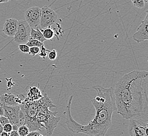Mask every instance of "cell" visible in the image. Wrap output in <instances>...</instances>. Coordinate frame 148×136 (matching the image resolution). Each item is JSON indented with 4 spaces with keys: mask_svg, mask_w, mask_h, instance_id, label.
<instances>
[{
    "mask_svg": "<svg viewBox=\"0 0 148 136\" xmlns=\"http://www.w3.org/2000/svg\"><path fill=\"white\" fill-rule=\"evenodd\" d=\"M17 132L19 136H26L28 135L30 131L28 127L26 125L23 124L18 127Z\"/></svg>",
    "mask_w": 148,
    "mask_h": 136,
    "instance_id": "obj_16",
    "label": "cell"
},
{
    "mask_svg": "<svg viewBox=\"0 0 148 136\" xmlns=\"http://www.w3.org/2000/svg\"><path fill=\"white\" fill-rule=\"evenodd\" d=\"M129 119V133L130 136H148V113L142 114Z\"/></svg>",
    "mask_w": 148,
    "mask_h": 136,
    "instance_id": "obj_5",
    "label": "cell"
},
{
    "mask_svg": "<svg viewBox=\"0 0 148 136\" xmlns=\"http://www.w3.org/2000/svg\"><path fill=\"white\" fill-rule=\"evenodd\" d=\"M16 96L12 93H5L0 96V105L1 106H16Z\"/></svg>",
    "mask_w": 148,
    "mask_h": 136,
    "instance_id": "obj_13",
    "label": "cell"
},
{
    "mask_svg": "<svg viewBox=\"0 0 148 136\" xmlns=\"http://www.w3.org/2000/svg\"><path fill=\"white\" fill-rule=\"evenodd\" d=\"M58 15L56 12L49 6L45 5L41 9L40 18V29L51 27L56 23Z\"/></svg>",
    "mask_w": 148,
    "mask_h": 136,
    "instance_id": "obj_7",
    "label": "cell"
},
{
    "mask_svg": "<svg viewBox=\"0 0 148 136\" xmlns=\"http://www.w3.org/2000/svg\"><path fill=\"white\" fill-rule=\"evenodd\" d=\"M40 47H29V54L32 56H35L39 53Z\"/></svg>",
    "mask_w": 148,
    "mask_h": 136,
    "instance_id": "obj_21",
    "label": "cell"
},
{
    "mask_svg": "<svg viewBox=\"0 0 148 136\" xmlns=\"http://www.w3.org/2000/svg\"><path fill=\"white\" fill-rule=\"evenodd\" d=\"M18 49L23 53L29 54V47L26 44H20L18 45Z\"/></svg>",
    "mask_w": 148,
    "mask_h": 136,
    "instance_id": "obj_23",
    "label": "cell"
},
{
    "mask_svg": "<svg viewBox=\"0 0 148 136\" xmlns=\"http://www.w3.org/2000/svg\"><path fill=\"white\" fill-rule=\"evenodd\" d=\"M29 38L37 40L43 43L46 40L45 38L43 36L42 32L38 28L36 29L31 28Z\"/></svg>",
    "mask_w": 148,
    "mask_h": 136,
    "instance_id": "obj_14",
    "label": "cell"
},
{
    "mask_svg": "<svg viewBox=\"0 0 148 136\" xmlns=\"http://www.w3.org/2000/svg\"><path fill=\"white\" fill-rule=\"evenodd\" d=\"M9 119L4 116H0V124L2 126L5 125L8 123H9Z\"/></svg>",
    "mask_w": 148,
    "mask_h": 136,
    "instance_id": "obj_26",
    "label": "cell"
},
{
    "mask_svg": "<svg viewBox=\"0 0 148 136\" xmlns=\"http://www.w3.org/2000/svg\"><path fill=\"white\" fill-rule=\"evenodd\" d=\"M148 14H147L145 18L143 20L137 29V31L133 35L132 38L137 43H140L148 40Z\"/></svg>",
    "mask_w": 148,
    "mask_h": 136,
    "instance_id": "obj_10",
    "label": "cell"
},
{
    "mask_svg": "<svg viewBox=\"0 0 148 136\" xmlns=\"http://www.w3.org/2000/svg\"><path fill=\"white\" fill-rule=\"evenodd\" d=\"M57 56V51L55 49L52 50L51 51H49L48 53V57L49 59L51 61H54L56 59Z\"/></svg>",
    "mask_w": 148,
    "mask_h": 136,
    "instance_id": "obj_24",
    "label": "cell"
},
{
    "mask_svg": "<svg viewBox=\"0 0 148 136\" xmlns=\"http://www.w3.org/2000/svg\"><path fill=\"white\" fill-rule=\"evenodd\" d=\"M18 20L15 18H9L6 20L3 25V31L9 37H14L17 31Z\"/></svg>",
    "mask_w": 148,
    "mask_h": 136,
    "instance_id": "obj_11",
    "label": "cell"
},
{
    "mask_svg": "<svg viewBox=\"0 0 148 136\" xmlns=\"http://www.w3.org/2000/svg\"><path fill=\"white\" fill-rule=\"evenodd\" d=\"M53 29L54 31L55 36L56 37L57 39H59V37L61 36L64 33L61 26L60 24H57L56 27L55 28H53Z\"/></svg>",
    "mask_w": 148,
    "mask_h": 136,
    "instance_id": "obj_19",
    "label": "cell"
},
{
    "mask_svg": "<svg viewBox=\"0 0 148 136\" xmlns=\"http://www.w3.org/2000/svg\"><path fill=\"white\" fill-rule=\"evenodd\" d=\"M92 88L97 92L96 97L91 100L96 111L94 118L86 125H81L74 120L71 112V102L74 97L71 95L65 112V122L69 130L73 133L103 136L111 126L112 114L117 110L114 89L112 87L106 88L100 85H95Z\"/></svg>",
    "mask_w": 148,
    "mask_h": 136,
    "instance_id": "obj_2",
    "label": "cell"
},
{
    "mask_svg": "<svg viewBox=\"0 0 148 136\" xmlns=\"http://www.w3.org/2000/svg\"><path fill=\"white\" fill-rule=\"evenodd\" d=\"M3 115H4L3 106L0 105V116H3Z\"/></svg>",
    "mask_w": 148,
    "mask_h": 136,
    "instance_id": "obj_29",
    "label": "cell"
},
{
    "mask_svg": "<svg viewBox=\"0 0 148 136\" xmlns=\"http://www.w3.org/2000/svg\"><path fill=\"white\" fill-rule=\"evenodd\" d=\"M28 136H43V135L40 134L38 131H30L28 134Z\"/></svg>",
    "mask_w": 148,
    "mask_h": 136,
    "instance_id": "obj_27",
    "label": "cell"
},
{
    "mask_svg": "<svg viewBox=\"0 0 148 136\" xmlns=\"http://www.w3.org/2000/svg\"><path fill=\"white\" fill-rule=\"evenodd\" d=\"M42 32L43 36L45 38L46 40H51L55 36L54 31L53 29V28L51 27H49L45 28L44 29H40Z\"/></svg>",
    "mask_w": 148,
    "mask_h": 136,
    "instance_id": "obj_15",
    "label": "cell"
},
{
    "mask_svg": "<svg viewBox=\"0 0 148 136\" xmlns=\"http://www.w3.org/2000/svg\"><path fill=\"white\" fill-rule=\"evenodd\" d=\"M27 97L25 101H34L38 100L43 97V95L39 88L36 86H28L26 88Z\"/></svg>",
    "mask_w": 148,
    "mask_h": 136,
    "instance_id": "obj_12",
    "label": "cell"
},
{
    "mask_svg": "<svg viewBox=\"0 0 148 136\" xmlns=\"http://www.w3.org/2000/svg\"><path fill=\"white\" fill-rule=\"evenodd\" d=\"M4 115L9 119L12 125H17L20 126L24 124L23 115L19 105L3 106Z\"/></svg>",
    "mask_w": 148,
    "mask_h": 136,
    "instance_id": "obj_6",
    "label": "cell"
},
{
    "mask_svg": "<svg viewBox=\"0 0 148 136\" xmlns=\"http://www.w3.org/2000/svg\"><path fill=\"white\" fill-rule=\"evenodd\" d=\"M1 136H10V133H6L5 131H3L1 134Z\"/></svg>",
    "mask_w": 148,
    "mask_h": 136,
    "instance_id": "obj_30",
    "label": "cell"
},
{
    "mask_svg": "<svg viewBox=\"0 0 148 136\" xmlns=\"http://www.w3.org/2000/svg\"><path fill=\"white\" fill-rule=\"evenodd\" d=\"M143 1H144L145 3H147V2H148V0H143Z\"/></svg>",
    "mask_w": 148,
    "mask_h": 136,
    "instance_id": "obj_33",
    "label": "cell"
},
{
    "mask_svg": "<svg viewBox=\"0 0 148 136\" xmlns=\"http://www.w3.org/2000/svg\"><path fill=\"white\" fill-rule=\"evenodd\" d=\"M50 105H45L40 108L36 116V120L38 124L46 130L47 135H51L55 128L57 127L60 118L57 117L58 112H51L49 108Z\"/></svg>",
    "mask_w": 148,
    "mask_h": 136,
    "instance_id": "obj_4",
    "label": "cell"
},
{
    "mask_svg": "<svg viewBox=\"0 0 148 136\" xmlns=\"http://www.w3.org/2000/svg\"><path fill=\"white\" fill-rule=\"evenodd\" d=\"M25 21L31 28L40 29V18L41 9L37 6H33L27 9L24 14Z\"/></svg>",
    "mask_w": 148,
    "mask_h": 136,
    "instance_id": "obj_9",
    "label": "cell"
},
{
    "mask_svg": "<svg viewBox=\"0 0 148 136\" xmlns=\"http://www.w3.org/2000/svg\"><path fill=\"white\" fill-rule=\"evenodd\" d=\"M26 44L29 46V47H40L44 45V43L40 42V41L34 39H32L29 38V40Z\"/></svg>",
    "mask_w": 148,
    "mask_h": 136,
    "instance_id": "obj_17",
    "label": "cell"
},
{
    "mask_svg": "<svg viewBox=\"0 0 148 136\" xmlns=\"http://www.w3.org/2000/svg\"><path fill=\"white\" fill-rule=\"evenodd\" d=\"M49 51L50 50H49L47 49L43 45L40 47V52L38 54V56L40 57V58L43 59H45V58L47 56V54H48V53L49 52Z\"/></svg>",
    "mask_w": 148,
    "mask_h": 136,
    "instance_id": "obj_18",
    "label": "cell"
},
{
    "mask_svg": "<svg viewBox=\"0 0 148 136\" xmlns=\"http://www.w3.org/2000/svg\"><path fill=\"white\" fill-rule=\"evenodd\" d=\"M30 26L25 20H18L17 31L14 36V40L17 44H26L28 41L31 33Z\"/></svg>",
    "mask_w": 148,
    "mask_h": 136,
    "instance_id": "obj_8",
    "label": "cell"
},
{
    "mask_svg": "<svg viewBox=\"0 0 148 136\" xmlns=\"http://www.w3.org/2000/svg\"><path fill=\"white\" fill-rule=\"evenodd\" d=\"M131 2L134 6L139 9L143 8L145 5L143 0H131Z\"/></svg>",
    "mask_w": 148,
    "mask_h": 136,
    "instance_id": "obj_20",
    "label": "cell"
},
{
    "mask_svg": "<svg viewBox=\"0 0 148 136\" xmlns=\"http://www.w3.org/2000/svg\"><path fill=\"white\" fill-rule=\"evenodd\" d=\"M148 71L134 70L125 74L115 85L117 113L129 119L148 113Z\"/></svg>",
    "mask_w": 148,
    "mask_h": 136,
    "instance_id": "obj_1",
    "label": "cell"
},
{
    "mask_svg": "<svg viewBox=\"0 0 148 136\" xmlns=\"http://www.w3.org/2000/svg\"><path fill=\"white\" fill-rule=\"evenodd\" d=\"M10 1H11V0H0V3L8 2ZM16 1H17V0H16Z\"/></svg>",
    "mask_w": 148,
    "mask_h": 136,
    "instance_id": "obj_31",
    "label": "cell"
},
{
    "mask_svg": "<svg viewBox=\"0 0 148 136\" xmlns=\"http://www.w3.org/2000/svg\"><path fill=\"white\" fill-rule=\"evenodd\" d=\"M49 105L51 108L56 107L51 99L45 93L43 97L38 100L34 101H24L20 105L21 110L23 115L24 124L26 125L29 131H41L43 128L38 124L36 120V116L38 111L42 106Z\"/></svg>",
    "mask_w": 148,
    "mask_h": 136,
    "instance_id": "obj_3",
    "label": "cell"
},
{
    "mask_svg": "<svg viewBox=\"0 0 148 136\" xmlns=\"http://www.w3.org/2000/svg\"><path fill=\"white\" fill-rule=\"evenodd\" d=\"M3 131V126L0 124V136H1V134Z\"/></svg>",
    "mask_w": 148,
    "mask_h": 136,
    "instance_id": "obj_32",
    "label": "cell"
},
{
    "mask_svg": "<svg viewBox=\"0 0 148 136\" xmlns=\"http://www.w3.org/2000/svg\"><path fill=\"white\" fill-rule=\"evenodd\" d=\"M25 99V97L23 94H19L15 97V102L16 103L17 105L20 106L24 102Z\"/></svg>",
    "mask_w": 148,
    "mask_h": 136,
    "instance_id": "obj_22",
    "label": "cell"
},
{
    "mask_svg": "<svg viewBox=\"0 0 148 136\" xmlns=\"http://www.w3.org/2000/svg\"><path fill=\"white\" fill-rule=\"evenodd\" d=\"M3 130L4 131L10 133L12 131V125L9 122L4 125L3 126Z\"/></svg>",
    "mask_w": 148,
    "mask_h": 136,
    "instance_id": "obj_25",
    "label": "cell"
},
{
    "mask_svg": "<svg viewBox=\"0 0 148 136\" xmlns=\"http://www.w3.org/2000/svg\"><path fill=\"white\" fill-rule=\"evenodd\" d=\"M10 136H19L17 131H12L10 133Z\"/></svg>",
    "mask_w": 148,
    "mask_h": 136,
    "instance_id": "obj_28",
    "label": "cell"
}]
</instances>
